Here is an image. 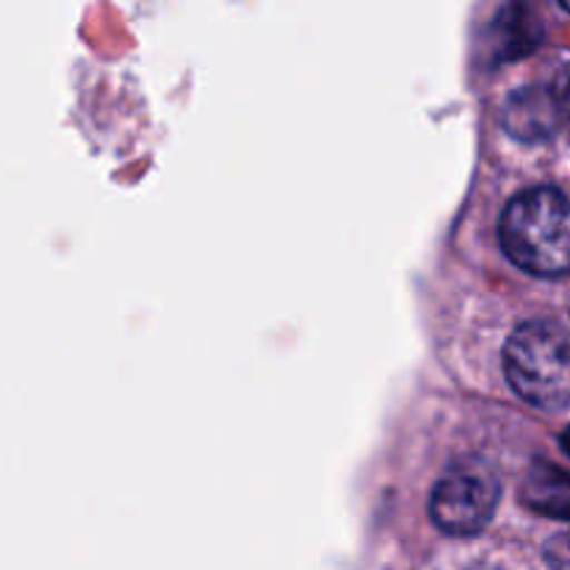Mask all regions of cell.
Returning <instances> with one entry per match:
<instances>
[{
  "label": "cell",
  "mask_w": 570,
  "mask_h": 570,
  "mask_svg": "<svg viewBox=\"0 0 570 570\" xmlns=\"http://www.w3.org/2000/svg\"><path fill=\"white\" fill-rule=\"evenodd\" d=\"M504 254L532 276L570 273V204L562 193L538 187L510 200L501 217Z\"/></svg>",
  "instance_id": "cell-1"
},
{
  "label": "cell",
  "mask_w": 570,
  "mask_h": 570,
  "mask_svg": "<svg viewBox=\"0 0 570 570\" xmlns=\"http://www.w3.org/2000/svg\"><path fill=\"white\" fill-rule=\"evenodd\" d=\"M560 445H562V451H566V454L570 456V426L560 434Z\"/></svg>",
  "instance_id": "cell-6"
},
{
  "label": "cell",
  "mask_w": 570,
  "mask_h": 570,
  "mask_svg": "<svg viewBox=\"0 0 570 570\" xmlns=\"http://www.w3.org/2000/svg\"><path fill=\"white\" fill-rule=\"evenodd\" d=\"M551 92H554L557 109H560V120L570 128V65L562 67L560 78H557V83Z\"/></svg>",
  "instance_id": "cell-5"
},
{
  "label": "cell",
  "mask_w": 570,
  "mask_h": 570,
  "mask_svg": "<svg viewBox=\"0 0 570 570\" xmlns=\"http://www.w3.org/2000/svg\"><path fill=\"white\" fill-rule=\"evenodd\" d=\"M560 122V109L551 89H523L507 106V128L527 142L546 139Z\"/></svg>",
  "instance_id": "cell-4"
},
{
  "label": "cell",
  "mask_w": 570,
  "mask_h": 570,
  "mask_svg": "<svg viewBox=\"0 0 570 570\" xmlns=\"http://www.w3.org/2000/svg\"><path fill=\"white\" fill-rule=\"evenodd\" d=\"M560 3H562V6H566V9L570 11V0H560Z\"/></svg>",
  "instance_id": "cell-7"
},
{
  "label": "cell",
  "mask_w": 570,
  "mask_h": 570,
  "mask_svg": "<svg viewBox=\"0 0 570 570\" xmlns=\"http://www.w3.org/2000/svg\"><path fill=\"white\" fill-rule=\"evenodd\" d=\"M501 484L490 465L479 460H460L440 476L432 493V521L454 538L479 534L495 515Z\"/></svg>",
  "instance_id": "cell-3"
},
{
  "label": "cell",
  "mask_w": 570,
  "mask_h": 570,
  "mask_svg": "<svg viewBox=\"0 0 570 570\" xmlns=\"http://www.w3.org/2000/svg\"><path fill=\"white\" fill-rule=\"evenodd\" d=\"M504 371L527 404L570 410V334L551 321L523 323L504 348Z\"/></svg>",
  "instance_id": "cell-2"
}]
</instances>
